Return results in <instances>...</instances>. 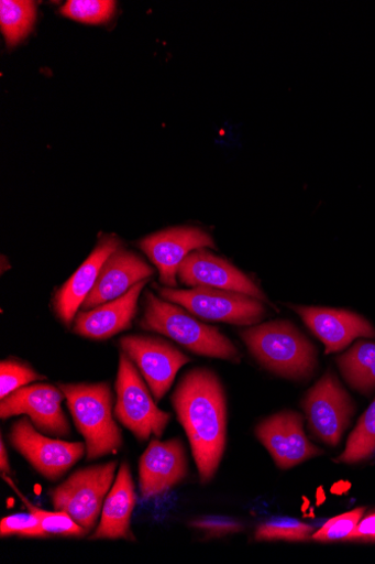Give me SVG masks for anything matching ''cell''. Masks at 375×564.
Segmentation results:
<instances>
[{"label": "cell", "mask_w": 375, "mask_h": 564, "mask_svg": "<svg viewBox=\"0 0 375 564\" xmlns=\"http://www.w3.org/2000/svg\"><path fill=\"white\" fill-rule=\"evenodd\" d=\"M180 282L190 288L208 286L234 291L267 302L263 291L243 272L205 249L190 252L178 270Z\"/></svg>", "instance_id": "obj_15"}, {"label": "cell", "mask_w": 375, "mask_h": 564, "mask_svg": "<svg viewBox=\"0 0 375 564\" xmlns=\"http://www.w3.org/2000/svg\"><path fill=\"white\" fill-rule=\"evenodd\" d=\"M118 467L117 460H111L76 471L48 492L53 507L67 512L89 534L100 519L104 499L115 482Z\"/></svg>", "instance_id": "obj_6"}, {"label": "cell", "mask_w": 375, "mask_h": 564, "mask_svg": "<svg viewBox=\"0 0 375 564\" xmlns=\"http://www.w3.org/2000/svg\"><path fill=\"white\" fill-rule=\"evenodd\" d=\"M140 326L167 336L195 354L236 364L241 361L235 345L218 328L200 323L183 307L157 297L151 291L145 293Z\"/></svg>", "instance_id": "obj_2"}, {"label": "cell", "mask_w": 375, "mask_h": 564, "mask_svg": "<svg viewBox=\"0 0 375 564\" xmlns=\"http://www.w3.org/2000/svg\"><path fill=\"white\" fill-rule=\"evenodd\" d=\"M135 503V485L131 468L125 463L118 471L115 482L104 499L100 522L90 540L133 541L131 523Z\"/></svg>", "instance_id": "obj_20"}, {"label": "cell", "mask_w": 375, "mask_h": 564, "mask_svg": "<svg viewBox=\"0 0 375 564\" xmlns=\"http://www.w3.org/2000/svg\"><path fill=\"white\" fill-rule=\"evenodd\" d=\"M338 365L355 390L368 394L375 389V343L359 341L338 357Z\"/></svg>", "instance_id": "obj_21"}, {"label": "cell", "mask_w": 375, "mask_h": 564, "mask_svg": "<svg viewBox=\"0 0 375 564\" xmlns=\"http://www.w3.org/2000/svg\"><path fill=\"white\" fill-rule=\"evenodd\" d=\"M255 435L282 469H290L323 454L308 441L302 416L295 412H283L266 419L257 425Z\"/></svg>", "instance_id": "obj_14"}, {"label": "cell", "mask_w": 375, "mask_h": 564, "mask_svg": "<svg viewBox=\"0 0 375 564\" xmlns=\"http://www.w3.org/2000/svg\"><path fill=\"white\" fill-rule=\"evenodd\" d=\"M31 511L37 517L40 527L33 538L66 536L84 538L88 533L67 512L40 509L24 500Z\"/></svg>", "instance_id": "obj_24"}, {"label": "cell", "mask_w": 375, "mask_h": 564, "mask_svg": "<svg viewBox=\"0 0 375 564\" xmlns=\"http://www.w3.org/2000/svg\"><path fill=\"white\" fill-rule=\"evenodd\" d=\"M191 527L205 531L209 536H227L243 530L241 523L233 519L209 517L191 522Z\"/></svg>", "instance_id": "obj_30"}, {"label": "cell", "mask_w": 375, "mask_h": 564, "mask_svg": "<svg viewBox=\"0 0 375 564\" xmlns=\"http://www.w3.org/2000/svg\"><path fill=\"white\" fill-rule=\"evenodd\" d=\"M178 421L192 451L200 481L216 477L227 446L228 405L219 377L203 368L183 377L173 395Z\"/></svg>", "instance_id": "obj_1"}, {"label": "cell", "mask_w": 375, "mask_h": 564, "mask_svg": "<svg viewBox=\"0 0 375 564\" xmlns=\"http://www.w3.org/2000/svg\"><path fill=\"white\" fill-rule=\"evenodd\" d=\"M154 274L151 268L140 256L122 246L104 262L97 282L82 304V311L113 301L135 284L150 280Z\"/></svg>", "instance_id": "obj_17"}, {"label": "cell", "mask_w": 375, "mask_h": 564, "mask_svg": "<svg viewBox=\"0 0 375 564\" xmlns=\"http://www.w3.org/2000/svg\"><path fill=\"white\" fill-rule=\"evenodd\" d=\"M35 18L36 6L30 0L0 2V28L10 46H15L31 33Z\"/></svg>", "instance_id": "obj_22"}, {"label": "cell", "mask_w": 375, "mask_h": 564, "mask_svg": "<svg viewBox=\"0 0 375 564\" xmlns=\"http://www.w3.org/2000/svg\"><path fill=\"white\" fill-rule=\"evenodd\" d=\"M213 247L216 242L206 231L192 227L159 231L140 242V248L158 271L161 284L172 289L178 286V270L187 256L192 251Z\"/></svg>", "instance_id": "obj_12"}, {"label": "cell", "mask_w": 375, "mask_h": 564, "mask_svg": "<svg viewBox=\"0 0 375 564\" xmlns=\"http://www.w3.org/2000/svg\"><path fill=\"white\" fill-rule=\"evenodd\" d=\"M78 432L92 460L118 452L122 432L113 417V395L109 383H60Z\"/></svg>", "instance_id": "obj_4"}, {"label": "cell", "mask_w": 375, "mask_h": 564, "mask_svg": "<svg viewBox=\"0 0 375 564\" xmlns=\"http://www.w3.org/2000/svg\"><path fill=\"white\" fill-rule=\"evenodd\" d=\"M64 400L67 399L60 388L47 383L26 386L0 399V417L25 415L41 433L68 437L71 429L64 413Z\"/></svg>", "instance_id": "obj_11"}, {"label": "cell", "mask_w": 375, "mask_h": 564, "mask_svg": "<svg viewBox=\"0 0 375 564\" xmlns=\"http://www.w3.org/2000/svg\"><path fill=\"white\" fill-rule=\"evenodd\" d=\"M315 529L298 520L283 518L273 519L257 528L255 539L257 541L286 540L291 542L309 541Z\"/></svg>", "instance_id": "obj_26"}, {"label": "cell", "mask_w": 375, "mask_h": 564, "mask_svg": "<svg viewBox=\"0 0 375 564\" xmlns=\"http://www.w3.org/2000/svg\"><path fill=\"white\" fill-rule=\"evenodd\" d=\"M345 542H374L375 541V512L360 521L354 531L344 540Z\"/></svg>", "instance_id": "obj_31"}, {"label": "cell", "mask_w": 375, "mask_h": 564, "mask_svg": "<svg viewBox=\"0 0 375 564\" xmlns=\"http://www.w3.org/2000/svg\"><path fill=\"white\" fill-rule=\"evenodd\" d=\"M310 332L331 354L346 348L357 337H375V328L363 317L348 312L306 305H291Z\"/></svg>", "instance_id": "obj_16"}, {"label": "cell", "mask_w": 375, "mask_h": 564, "mask_svg": "<svg viewBox=\"0 0 375 564\" xmlns=\"http://www.w3.org/2000/svg\"><path fill=\"white\" fill-rule=\"evenodd\" d=\"M121 246L122 242L117 236L107 235L100 238L88 259L57 292L53 299V307L66 326L75 322L80 306L97 282L102 265Z\"/></svg>", "instance_id": "obj_18"}, {"label": "cell", "mask_w": 375, "mask_h": 564, "mask_svg": "<svg viewBox=\"0 0 375 564\" xmlns=\"http://www.w3.org/2000/svg\"><path fill=\"white\" fill-rule=\"evenodd\" d=\"M44 380H46L44 376L38 375L26 364L18 360L3 361L0 364V399L33 382Z\"/></svg>", "instance_id": "obj_27"}, {"label": "cell", "mask_w": 375, "mask_h": 564, "mask_svg": "<svg viewBox=\"0 0 375 564\" xmlns=\"http://www.w3.org/2000/svg\"><path fill=\"white\" fill-rule=\"evenodd\" d=\"M112 0H69L62 14L85 24H101L109 21L115 12Z\"/></svg>", "instance_id": "obj_25"}, {"label": "cell", "mask_w": 375, "mask_h": 564, "mask_svg": "<svg viewBox=\"0 0 375 564\" xmlns=\"http://www.w3.org/2000/svg\"><path fill=\"white\" fill-rule=\"evenodd\" d=\"M148 280L135 284L124 295L95 310L82 311L74 322V333L93 340L109 339L129 328L137 313L139 297Z\"/></svg>", "instance_id": "obj_19"}, {"label": "cell", "mask_w": 375, "mask_h": 564, "mask_svg": "<svg viewBox=\"0 0 375 564\" xmlns=\"http://www.w3.org/2000/svg\"><path fill=\"white\" fill-rule=\"evenodd\" d=\"M38 527L37 517L30 510V512H22V514L11 516L0 521V535L2 538L13 535L33 538Z\"/></svg>", "instance_id": "obj_29"}, {"label": "cell", "mask_w": 375, "mask_h": 564, "mask_svg": "<svg viewBox=\"0 0 375 564\" xmlns=\"http://www.w3.org/2000/svg\"><path fill=\"white\" fill-rule=\"evenodd\" d=\"M10 441L27 463L51 481L65 476L87 453L85 443L44 436L26 417L14 423Z\"/></svg>", "instance_id": "obj_8"}, {"label": "cell", "mask_w": 375, "mask_h": 564, "mask_svg": "<svg viewBox=\"0 0 375 564\" xmlns=\"http://www.w3.org/2000/svg\"><path fill=\"white\" fill-rule=\"evenodd\" d=\"M375 452V399L361 416L350 435L345 451L337 458L340 464L353 465L368 458Z\"/></svg>", "instance_id": "obj_23"}, {"label": "cell", "mask_w": 375, "mask_h": 564, "mask_svg": "<svg viewBox=\"0 0 375 564\" xmlns=\"http://www.w3.org/2000/svg\"><path fill=\"white\" fill-rule=\"evenodd\" d=\"M122 352L142 373L156 401L163 400L173 387L179 370L190 357L168 341L143 335H131L120 340Z\"/></svg>", "instance_id": "obj_10"}, {"label": "cell", "mask_w": 375, "mask_h": 564, "mask_svg": "<svg viewBox=\"0 0 375 564\" xmlns=\"http://www.w3.org/2000/svg\"><path fill=\"white\" fill-rule=\"evenodd\" d=\"M161 297L181 305L191 315L238 326H253L265 316L262 301L234 291L198 286L190 290L157 288Z\"/></svg>", "instance_id": "obj_5"}, {"label": "cell", "mask_w": 375, "mask_h": 564, "mask_svg": "<svg viewBox=\"0 0 375 564\" xmlns=\"http://www.w3.org/2000/svg\"><path fill=\"white\" fill-rule=\"evenodd\" d=\"M0 470L5 475H10L12 473L9 453L3 438L0 441Z\"/></svg>", "instance_id": "obj_32"}, {"label": "cell", "mask_w": 375, "mask_h": 564, "mask_svg": "<svg viewBox=\"0 0 375 564\" xmlns=\"http://www.w3.org/2000/svg\"><path fill=\"white\" fill-rule=\"evenodd\" d=\"M241 336L256 360L280 377L304 380L317 368L316 347L290 322L265 323Z\"/></svg>", "instance_id": "obj_3"}, {"label": "cell", "mask_w": 375, "mask_h": 564, "mask_svg": "<svg viewBox=\"0 0 375 564\" xmlns=\"http://www.w3.org/2000/svg\"><path fill=\"white\" fill-rule=\"evenodd\" d=\"M365 508H355L345 514L330 520L323 528L312 534L316 542L344 541L357 527L364 516Z\"/></svg>", "instance_id": "obj_28"}, {"label": "cell", "mask_w": 375, "mask_h": 564, "mask_svg": "<svg viewBox=\"0 0 375 564\" xmlns=\"http://www.w3.org/2000/svg\"><path fill=\"white\" fill-rule=\"evenodd\" d=\"M302 408L310 432L331 446L339 445L355 410L351 397L332 372L308 391Z\"/></svg>", "instance_id": "obj_9"}, {"label": "cell", "mask_w": 375, "mask_h": 564, "mask_svg": "<svg viewBox=\"0 0 375 564\" xmlns=\"http://www.w3.org/2000/svg\"><path fill=\"white\" fill-rule=\"evenodd\" d=\"M188 475V458L183 442L153 440L139 464V487L144 499L170 490Z\"/></svg>", "instance_id": "obj_13"}, {"label": "cell", "mask_w": 375, "mask_h": 564, "mask_svg": "<svg viewBox=\"0 0 375 564\" xmlns=\"http://www.w3.org/2000/svg\"><path fill=\"white\" fill-rule=\"evenodd\" d=\"M117 394L114 416L139 441L164 435L172 415L156 406L137 368L124 352L120 356Z\"/></svg>", "instance_id": "obj_7"}]
</instances>
